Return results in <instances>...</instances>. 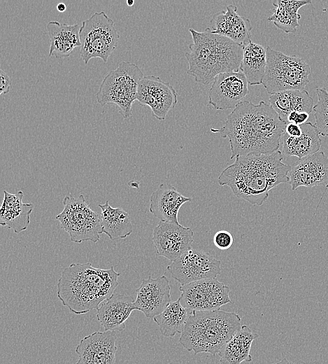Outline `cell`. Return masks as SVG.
<instances>
[{"label": "cell", "instance_id": "1", "mask_svg": "<svg viewBox=\"0 0 328 364\" xmlns=\"http://www.w3.org/2000/svg\"><path fill=\"white\" fill-rule=\"evenodd\" d=\"M287 124L264 101L255 104L245 100L230 113L224 125L211 131L228 138L231 159L249 154H270L278 150Z\"/></svg>", "mask_w": 328, "mask_h": 364}, {"label": "cell", "instance_id": "2", "mask_svg": "<svg viewBox=\"0 0 328 364\" xmlns=\"http://www.w3.org/2000/svg\"><path fill=\"white\" fill-rule=\"evenodd\" d=\"M279 150L270 154L238 156L218 176L220 186H227L238 198L252 205L261 206L269 191L278 185L289 182L291 167L283 162Z\"/></svg>", "mask_w": 328, "mask_h": 364}, {"label": "cell", "instance_id": "3", "mask_svg": "<svg viewBox=\"0 0 328 364\" xmlns=\"http://www.w3.org/2000/svg\"><path fill=\"white\" fill-rule=\"evenodd\" d=\"M120 273L94 267L90 262L71 263L62 272L57 284V295L62 304L75 314L97 309L118 286Z\"/></svg>", "mask_w": 328, "mask_h": 364}, {"label": "cell", "instance_id": "4", "mask_svg": "<svg viewBox=\"0 0 328 364\" xmlns=\"http://www.w3.org/2000/svg\"><path fill=\"white\" fill-rule=\"evenodd\" d=\"M192 43L185 52L189 64L187 74L196 83L208 85L223 73L239 71L243 47L227 37L213 34L209 27L204 31L190 28Z\"/></svg>", "mask_w": 328, "mask_h": 364}, {"label": "cell", "instance_id": "5", "mask_svg": "<svg viewBox=\"0 0 328 364\" xmlns=\"http://www.w3.org/2000/svg\"><path fill=\"white\" fill-rule=\"evenodd\" d=\"M241 318L223 310L192 311L179 338L180 344L194 354H219L241 328Z\"/></svg>", "mask_w": 328, "mask_h": 364}, {"label": "cell", "instance_id": "6", "mask_svg": "<svg viewBox=\"0 0 328 364\" xmlns=\"http://www.w3.org/2000/svg\"><path fill=\"white\" fill-rule=\"evenodd\" d=\"M267 64L262 85L270 95L285 90H304L309 83L311 67L297 55H287L266 48Z\"/></svg>", "mask_w": 328, "mask_h": 364}, {"label": "cell", "instance_id": "7", "mask_svg": "<svg viewBox=\"0 0 328 364\" xmlns=\"http://www.w3.org/2000/svg\"><path fill=\"white\" fill-rule=\"evenodd\" d=\"M141 69L134 63L123 61L105 76L96 97L102 106L112 103L116 105L124 119L131 115V107L136 100L138 86L143 78Z\"/></svg>", "mask_w": 328, "mask_h": 364}, {"label": "cell", "instance_id": "8", "mask_svg": "<svg viewBox=\"0 0 328 364\" xmlns=\"http://www.w3.org/2000/svg\"><path fill=\"white\" fill-rule=\"evenodd\" d=\"M79 35L80 57L85 64L96 57L107 62L120 39L114 21L104 11L96 12L84 20Z\"/></svg>", "mask_w": 328, "mask_h": 364}, {"label": "cell", "instance_id": "9", "mask_svg": "<svg viewBox=\"0 0 328 364\" xmlns=\"http://www.w3.org/2000/svg\"><path fill=\"white\" fill-rule=\"evenodd\" d=\"M63 211L55 219L66 232L71 241L97 242L102 234L100 216L94 211L83 195L77 197L66 195L62 200Z\"/></svg>", "mask_w": 328, "mask_h": 364}, {"label": "cell", "instance_id": "10", "mask_svg": "<svg viewBox=\"0 0 328 364\" xmlns=\"http://www.w3.org/2000/svg\"><path fill=\"white\" fill-rule=\"evenodd\" d=\"M179 290L180 303L191 312L218 310L231 302L229 287L217 278L194 281L180 286Z\"/></svg>", "mask_w": 328, "mask_h": 364}, {"label": "cell", "instance_id": "11", "mask_svg": "<svg viewBox=\"0 0 328 364\" xmlns=\"http://www.w3.org/2000/svg\"><path fill=\"white\" fill-rule=\"evenodd\" d=\"M221 262L202 250L190 248L167 266L171 276L183 286L215 279L221 273Z\"/></svg>", "mask_w": 328, "mask_h": 364}, {"label": "cell", "instance_id": "12", "mask_svg": "<svg viewBox=\"0 0 328 364\" xmlns=\"http://www.w3.org/2000/svg\"><path fill=\"white\" fill-rule=\"evenodd\" d=\"M136 100L142 106H148L155 118L164 120L176 106L178 93L169 82L157 76H147L138 84Z\"/></svg>", "mask_w": 328, "mask_h": 364}, {"label": "cell", "instance_id": "13", "mask_svg": "<svg viewBox=\"0 0 328 364\" xmlns=\"http://www.w3.org/2000/svg\"><path fill=\"white\" fill-rule=\"evenodd\" d=\"M152 240L157 255L173 262L191 248L194 232L180 224L159 221L153 230Z\"/></svg>", "mask_w": 328, "mask_h": 364}, {"label": "cell", "instance_id": "14", "mask_svg": "<svg viewBox=\"0 0 328 364\" xmlns=\"http://www.w3.org/2000/svg\"><path fill=\"white\" fill-rule=\"evenodd\" d=\"M247 79L242 71L218 75L208 92V104L216 110L234 108L249 94Z\"/></svg>", "mask_w": 328, "mask_h": 364}, {"label": "cell", "instance_id": "15", "mask_svg": "<svg viewBox=\"0 0 328 364\" xmlns=\"http://www.w3.org/2000/svg\"><path fill=\"white\" fill-rule=\"evenodd\" d=\"M136 293L135 309L141 311L149 318L153 319L171 302L169 280L165 275L157 278L150 276L142 279Z\"/></svg>", "mask_w": 328, "mask_h": 364}, {"label": "cell", "instance_id": "16", "mask_svg": "<svg viewBox=\"0 0 328 364\" xmlns=\"http://www.w3.org/2000/svg\"><path fill=\"white\" fill-rule=\"evenodd\" d=\"M115 331H97L83 337L77 345L76 364H115L117 347Z\"/></svg>", "mask_w": 328, "mask_h": 364}, {"label": "cell", "instance_id": "17", "mask_svg": "<svg viewBox=\"0 0 328 364\" xmlns=\"http://www.w3.org/2000/svg\"><path fill=\"white\" fill-rule=\"evenodd\" d=\"M289 183L292 190L301 186H326L328 183V157L323 151H319L299 160L291 167Z\"/></svg>", "mask_w": 328, "mask_h": 364}, {"label": "cell", "instance_id": "18", "mask_svg": "<svg viewBox=\"0 0 328 364\" xmlns=\"http://www.w3.org/2000/svg\"><path fill=\"white\" fill-rule=\"evenodd\" d=\"M208 27L213 34L227 37L243 47L252 43L251 22L238 14L236 5H228L226 10L215 14Z\"/></svg>", "mask_w": 328, "mask_h": 364}, {"label": "cell", "instance_id": "19", "mask_svg": "<svg viewBox=\"0 0 328 364\" xmlns=\"http://www.w3.org/2000/svg\"><path fill=\"white\" fill-rule=\"evenodd\" d=\"M135 299L131 295L114 293L97 309V318L105 331H122L125 322L135 309Z\"/></svg>", "mask_w": 328, "mask_h": 364}, {"label": "cell", "instance_id": "20", "mask_svg": "<svg viewBox=\"0 0 328 364\" xmlns=\"http://www.w3.org/2000/svg\"><path fill=\"white\" fill-rule=\"evenodd\" d=\"M192 200L179 192L171 183H161L151 195L149 210L160 221L180 224L178 211L183 204Z\"/></svg>", "mask_w": 328, "mask_h": 364}, {"label": "cell", "instance_id": "21", "mask_svg": "<svg viewBox=\"0 0 328 364\" xmlns=\"http://www.w3.org/2000/svg\"><path fill=\"white\" fill-rule=\"evenodd\" d=\"M4 197L0 210V225L12 229L15 233L27 230L30 223V214L34 209L31 203L22 202L24 193L15 194L3 190Z\"/></svg>", "mask_w": 328, "mask_h": 364}, {"label": "cell", "instance_id": "22", "mask_svg": "<svg viewBox=\"0 0 328 364\" xmlns=\"http://www.w3.org/2000/svg\"><path fill=\"white\" fill-rule=\"evenodd\" d=\"M78 24H67L57 21H50L46 24V29L50 37V46L49 56L57 58L67 57L73 49L81 46L80 29Z\"/></svg>", "mask_w": 328, "mask_h": 364}, {"label": "cell", "instance_id": "23", "mask_svg": "<svg viewBox=\"0 0 328 364\" xmlns=\"http://www.w3.org/2000/svg\"><path fill=\"white\" fill-rule=\"evenodd\" d=\"M302 133L294 137L285 132L281 138V152L287 156L297 157L299 160L319 152L322 141L315 124L310 122L300 125Z\"/></svg>", "mask_w": 328, "mask_h": 364}, {"label": "cell", "instance_id": "24", "mask_svg": "<svg viewBox=\"0 0 328 364\" xmlns=\"http://www.w3.org/2000/svg\"><path fill=\"white\" fill-rule=\"evenodd\" d=\"M259 335L252 332L246 325L241 326L236 334L222 347L219 352V364H241L251 362L250 349L252 342Z\"/></svg>", "mask_w": 328, "mask_h": 364}, {"label": "cell", "instance_id": "25", "mask_svg": "<svg viewBox=\"0 0 328 364\" xmlns=\"http://www.w3.org/2000/svg\"><path fill=\"white\" fill-rule=\"evenodd\" d=\"M269 102L280 118L286 124L290 113L306 112L310 114L314 106L313 99L306 90H290L271 94Z\"/></svg>", "mask_w": 328, "mask_h": 364}, {"label": "cell", "instance_id": "26", "mask_svg": "<svg viewBox=\"0 0 328 364\" xmlns=\"http://www.w3.org/2000/svg\"><path fill=\"white\" fill-rule=\"evenodd\" d=\"M102 233L111 240L124 239L131 234L133 226L129 214L121 207H112L107 200L104 204L98 205Z\"/></svg>", "mask_w": 328, "mask_h": 364}, {"label": "cell", "instance_id": "27", "mask_svg": "<svg viewBox=\"0 0 328 364\" xmlns=\"http://www.w3.org/2000/svg\"><path fill=\"white\" fill-rule=\"evenodd\" d=\"M266 64V50L262 45L252 42L243 47L240 70L245 75L248 84H262Z\"/></svg>", "mask_w": 328, "mask_h": 364}, {"label": "cell", "instance_id": "28", "mask_svg": "<svg viewBox=\"0 0 328 364\" xmlns=\"http://www.w3.org/2000/svg\"><path fill=\"white\" fill-rule=\"evenodd\" d=\"M307 4H311V1H275L273 2V14L268 18V20L287 34L294 33L299 27V20L301 19L298 11Z\"/></svg>", "mask_w": 328, "mask_h": 364}, {"label": "cell", "instance_id": "29", "mask_svg": "<svg viewBox=\"0 0 328 364\" xmlns=\"http://www.w3.org/2000/svg\"><path fill=\"white\" fill-rule=\"evenodd\" d=\"M191 312L182 305L178 298L171 302L153 320L157 324L162 335L172 337L177 333L183 332Z\"/></svg>", "mask_w": 328, "mask_h": 364}, {"label": "cell", "instance_id": "30", "mask_svg": "<svg viewBox=\"0 0 328 364\" xmlns=\"http://www.w3.org/2000/svg\"><path fill=\"white\" fill-rule=\"evenodd\" d=\"M318 102L313 106L315 126L320 134L328 136V92L325 88H317Z\"/></svg>", "mask_w": 328, "mask_h": 364}, {"label": "cell", "instance_id": "31", "mask_svg": "<svg viewBox=\"0 0 328 364\" xmlns=\"http://www.w3.org/2000/svg\"><path fill=\"white\" fill-rule=\"evenodd\" d=\"M213 244L220 250L229 248L234 241L232 234L224 230L218 231L213 239Z\"/></svg>", "mask_w": 328, "mask_h": 364}, {"label": "cell", "instance_id": "32", "mask_svg": "<svg viewBox=\"0 0 328 364\" xmlns=\"http://www.w3.org/2000/svg\"><path fill=\"white\" fill-rule=\"evenodd\" d=\"M309 118L306 112H292L287 116V123L292 122L301 125L306 123Z\"/></svg>", "mask_w": 328, "mask_h": 364}, {"label": "cell", "instance_id": "33", "mask_svg": "<svg viewBox=\"0 0 328 364\" xmlns=\"http://www.w3.org/2000/svg\"><path fill=\"white\" fill-rule=\"evenodd\" d=\"M0 78H1V87H0V94L8 93L11 87L12 80L10 77L3 71L0 70Z\"/></svg>", "mask_w": 328, "mask_h": 364}, {"label": "cell", "instance_id": "34", "mask_svg": "<svg viewBox=\"0 0 328 364\" xmlns=\"http://www.w3.org/2000/svg\"><path fill=\"white\" fill-rule=\"evenodd\" d=\"M285 132L290 136H299L302 133V130L300 125L295 123H287L285 127Z\"/></svg>", "mask_w": 328, "mask_h": 364}, {"label": "cell", "instance_id": "35", "mask_svg": "<svg viewBox=\"0 0 328 364\" xmlns=\"http://www.w3.org/2000/svg\"><path fill=\"white\" fill-rule=\"evenodd\" d=\"M57 9L60 13L64 12L66 9V6L64 3H59L57 6Z\"/></svg>", "mask_w": 328, "mask_h": 364}, {"label": "cell", "instance_id": "36", "mask_svg": "<svg viewBox=\"0 0 328 364\" xmlns=\"http://www.w3.org/2000/svg\"><path fill=\"white\" fill-rule=\"evenodd\" d=\"M272 364H294V363H293L290 360H287V358H284L281 360H280L277 363H272Z\"/></svg>", "mask_w": 328, "mask_h": 364}, {"label": "cell", "instance_id": "37", "mask_svg": "<svg viewBox=\"0 0 328 364\" xmlns=\"http://www.w3.org/2000/svg\"><path fill=\"white\" fill-rule=\"evenodd\" d=\"M134 4V0H127V6H132Z\"/></svg>", "mask_w": 328, "mask_h": 364}, {"label": "cell", "instance_id": "38", "mask_svg": "<svg viewBox=\"0 0 328 364\" xmlns=\"http://www.w3.org/2000/svg\"><path fill=\"white\" fill-rule=\"evenodd\" d=\"M326 188H328V183H327V185L326 186Z\"/></svg>", "mask_w": 328, "mask_h": 364}]
</instances>
